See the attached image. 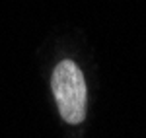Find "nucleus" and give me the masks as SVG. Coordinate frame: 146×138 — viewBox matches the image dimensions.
<instances>
[{
	"label": "nucleus",
	"mask_w": 146,
	"mask_h": 138,
	"mask_svg": "<svg viewBox=\"0 0 146 138\" xmlns=\"http://www.w3.org/2000/svg\"><path fill=\"white\" fill-rule=\"evenodd\" d=\"M51 88L55 93L60 117L68 125H80L86 119V82L74 60H60L56 64Z\"/></svg>",
	"instance_id": "nucleus-1"
}]
</instances>
